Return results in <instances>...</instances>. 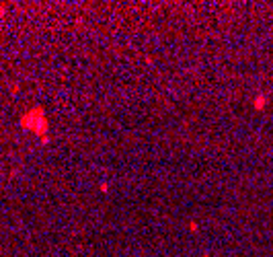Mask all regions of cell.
Masks as SVG:
<instances>
[{
	"label": "cell",
	"instance_id": "6da1fadb",
	"mask_svg": "<svg viewBox=\"0 0 273 257\" xmlns=\"http://www.w3.org/2000/svg\"><path fill=\"white\" fill-rule=\"evenodd\" d=\"M21 126L29 132L37 134L43 142H47V130H49V121L45 117V111L41 107H31L29 111H25L21 115Z\"/></svg>",
	"mask_w": 273,
	"mask_h": 257
},
{
	"label": "cell",
	"instance_id": "7a4b0ae2",
	"mask_svg": "<svg viewBox=\"0 0 273 257\" xmlns=\"http://www.w3.org/2000/svg\"><path fill=\"white\" fill-rule=\"evenodd\" d=\"M267 103H269V99H267V95H257L255 97V101H253V105H255V109H265L267 107Z\"/></svg>",
	"mask_w": 273,
	"mask_h": 257
},
{
	"label": "cell",
	"instance_id": "3957f363",
	"mask_svg": "<svg viewBox=\"0 0 273 257\" xmlns=\"http://www.w3.org/2000/svg\"><path fill=\"white\" fill-rule=\"evenodd\" d=\"M4 12H6V8H4V4H0V17H2Z\"/></svg>",
	"mask_w": 273,
	"mask_h": 257
}]
</instances>
